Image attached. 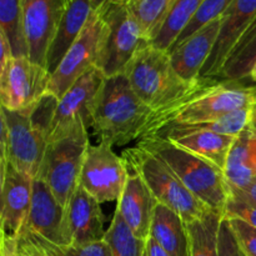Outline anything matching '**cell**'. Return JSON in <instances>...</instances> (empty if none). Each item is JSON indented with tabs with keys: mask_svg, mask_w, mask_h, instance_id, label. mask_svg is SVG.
I'll return each instance as SVG.
<instances>
[{
	"mask_svg": "<svg viewBox=\"0 0 256 256\" xmlns=\"http://www.w3.org/2000/svg\"><path fill=\"white\" fill-rule=\"evenodd\" d=\"M109 2H124V0H109Z\"/></svg>",
	"mask_w": 256,
	"mask_h": 256,
	"instance_id": "obj_43",
	"label": "cell"
},
{
	"mask_svg": "<svg viewBox=\"0 0 256 256\" xmlns=\"http://www.w3.org/2000/svg\"><path fill=\"white\" fill-rule=\"evenodd\" d=\"M225 218H236L256 228V204L232 195L224 212Z\"/></svg>",
	"mask_w": 256,
	"mask_h": 256,
	"instance_id": "obj_33",
	"label": "cell"
},
{
	"mask_svg": "<svg viewBox=\"0 0 256 256\" xmlns=\"http://www.w3.org/2000/svg\"><path fill=\"white\" fill-rule=\"evenodd\" d=\"M255 19L256 0H232L226 12L222 14L216 44L200 72V78L218 80L225 60Z\"/></svg>",
	"mask_w": 256,
	"mask_h": 256,
	"instance_id": "obj_16",
	"label": "cell"
},
{
	"mask_svg": "<svg viewBox=\"0 0 256 256\" xmlns=\"http://www.w3.org/2000/svg\"><path fill=\"white\" fill-rule=\"evenodd\" d=\"M249 79L252 80V82H254V85H256V62H255L254 66H252V72H250V76H249Z\"/></svg>",
	"mask_w": 256,
	"mask_h": 256,
	"instance_id": "obj_42",
	"label": "cell"
},
{
	"mask_svg": "<svg viewBox=\"0 0 256 256\" xmlns=\"http://www.w3.org/2000/svg\"><path fill=\"white\" fill-rule=\"evenodd\" d=\"M52 74L29 56H12L0 70L2 106L10 112L30 109L48 94Z\"/></svg>",
	"mask_w": 256,
	"mask_h": 256,
	"instance_id": "obj_9",
	"label": "cell"
},
{
	"mask_svg": "<svg viewBox=\"0 0 256 256\" xmlns=\"http://www.w3.org/2000/svg\"><path fill=\"white\" fill-rule=\"evenodd\" d=\"M218 256H242L239 244L236 242L234 232L229 224V220L224 216L219 230V244Z\"/></svg>",
	"mask_w": 256,
	"mask_h": 256,
	"instance_id": "obj_34",
	"label": "cell"
},
{
	"mask_svg": "<svg viewBox=\"0 0 256 256\" xmlns=\"http://www.w3.org/2000/svg\"><path fill=\"white\" fill-rule=\"evenodd\" d=\"M230 190H232V195H235V196H239L242 199L248 200L250 202H255L256 204V179L252 184L245 186L244 189H234V188H230Z\"/></svg>",
	"mask_w": 256,
	"mask_h": 256,
	"instance_id": "obj_37",
	"label": "cell"
},
{
	"mask_svg": "<svg viewBox=\"0 0 256 256\" xmlns=\"http://www.w3.org/2000/svg\"><path fill=\"white\" fill-rule=\"evenodd\" d=\"M256 62V19L244 32L234 49L225 60L218 80H238L244 82L249 79L250 72Z\"/></svg>",
	"mask_w": 256,
	"mask_h": 256,
	"instance_id": "obj_24",
	"label": "cell"
},
{
	"mask_svg": "<svg viewBox=\"0 0 256 256\" xmlns=\"http://www.w3.org/2000/svg\"><path fill=\"white\" fill-rule=\"evenodd\" d=\"M102 30L104 22L102 14L99 10H95L88 20L80 36L52 74L48 90L50 95L59 100L78 79L96 68L102 46Z\"/></svg>",
	"mask_w": 256,
	"mask_h": 256,
	"instance_id": "obj_11",
	"label": "cell"
},
{
	"mask_svg": "<svg viewBox=\"0 0 256 256\" xmlns=\"http://www.w3.org/2000/svg\"><path fill=\"white\" fill-rule=\"evenodd\" d=\"M250 128L256 132V102L250 108Z\"/></svg>",
	"mask_w": 256,
	"mask_h": 256,
	"instance_id": "obj_40",
	"label": "cell"
},
{
	"mask_svg": "<svg viewBox=\"0 0 256 256\" xmlns=\"http://www.w3.org/2000/svg\"><path fill=\"white\" fill-rule=\"evenodd\" d=\"M98 10L104 30L96 68L105 78L124 74L132 58L150 42L124 2H106Z\"/></svg>",
	"mask_w": 256,
	"mask_h": 256,
	"instance_id": "obj_7",
	"label": "cell"
},
{
	"mask_svg": "<svg viewBox=\"0 0 256 256\" xmlns=\"http://www.w3.org/2000/svg\"><path fill=\"white\" fill-rule=\"evenodd\" d=\"M90 2H92V6H94V9L98 10V9H99V8H102V5L105 4V2H109V0H90Z\"/></svg>",
	"mask_w": 256,
	"mask_h": 256,
	"instance_id": "obj_41",
	"label": "cell"
},
{
	"mask_svg": "<svg viewBox=\"0 0 256 256\" xmlns=\"http://www.w3.org/2000/svg\"><path fill=\"white\" fill-rule=\"evenodd\" d=\"M66 220L74 245H85L104 240L105 216L102 202L82 186H78L66 205Z\"/></svg>",
	"mask_w": 256,
	"mask_h": 256,
	"instance_id": "obj_19",
	"label": "cell"
},
{
	"mask_svg": "<svg viewBox=\"0 0 256 256\" xmlns=\"http://www.w3.org/2000/svg\"><path fill=\"white\" fill-rule=\"evenodd\" d=\"M240 250L245 256H256V228L236 218H226Z\"/></svg>",
	"mask_w": 256,
	"mask_h": 256,
	"instance_id": "obj_32",
	"label": "cell"
},
{
	"mask_svg": "<svg viewBox=\"0 0 256 256\" xmlns=\"http://www.w3.org/2000/svg\"><path fill=\"white\" fill-rule=\"evenodd\" d=\"M224 175L234 189H244L256 179V132L250 126L235 139Z\"/></svg>",
	"mask_w": 256,
	"mask_h": 256,
	"instance_id": "obj_23",
	"label": "cell"
},
{
	"mask_svg": "<svg viewBox=\"0 0 256 256\" xmlns=\"http://www.w3.org/2000/svg\"><path fill=\"white\" fill-rule=\"evenodd\" d=\"M90 144L88 128L79 125L50 140L36 178L46 182L60 204L66 208L79 186L85 152Z\"/></svg>",
	"mask_w": 256,
	"mask_h": 256,
	"instance_id": "obj_8",
	"label": "cell"
},
{
	"mask_svg": "<svg viewBox=\"0 0 256 256\" xmlns=\"http://www.w3.org/2000/svg\"><path fill=\"white\" fill-rule=\"evenodd\" d=\"M255 102L256 85L202 78L199 85L186 95L152 112L139 140L169 126L212 122L228 112L250 108Z\"/></svg>",
	"mask_w": 256,
	"mask_h": 256,
	"instance_id": "obj_1",
	"label": "cell"
},
{
	"mask_svg": "<svg viewBox=\"0 0 256 256\" xmlns=\"http://www.w3.org/2000/svg\"><path fill=\"white\" fill-rule=\"evenodd\" d=\"M104 240L109 245L112 256H145L146 242L132 232L118 210H115Z\"/></svg>",
	"mask_w": 256,
	"mask_h": 256,
	"instance_id": "obj_29",
	"label": "cell"
},
{
	"mask_svg": "<svg viewBox=\"0 0 256 256\" xmlns=\"http://www.w3.org/2000/svg\"><path fill=\"white\" fill-rule=\"evenodd\" d=\"M0 172L2 234L18 239L29 216L34 178L18 170L10 162L0 166Z\"/></svg>",
	"mask_w": 256,
	"mask_h": 256,
	"instance_id": "obj_15",
	"label": "cell"
},
{
	"mask_svg": "<svg viewBox=\"0 0 256 256\" xmlns=\"http://www.w3.org/2000/svg\"><path fill=\"white\" fill-rule=\"evenodd\" d=\"M135 94L152 112L180 99L199 85L202 78L189 82L172 66L168 52L145 45L136 52L124 72Z\"/></svg>",
	"mask_w": 256,
	"mask_h": 256,
	"instance_id": "obj_4",
	"label": "cell"
},
{
	"mask_svg": "<svg viewBox=\"0 0 256 256\" xmlns=\"http://www.w3.org/2000/svg\"><path fill=\"white\" fill-rule=\"evenodd\" d=\"M22 235L30 238L46 256H112L109 245L105 240L85 245H56L30 232H22Z\"/></svg>",
	"mask_w": 256,
	"mask_h": 256,
	"instance_id": "obj_30",
	"label": "cell"
},
{
	"mask_svg": "<svg viewBox=\"0 0 256 256\" xmlns=\"http://www.w3.org/2000/svg\"><path fill=\"white\" fill-rule=\"evenodd\" d=\"M122 159L128 170L136 172L144 180L156 202L178 212L185 222L200 219L210 210L160 158L140 145L124 150Z\"/></svg>",
	"mask_w": 256,
	"mask_h": 256,
	"instance_id": "obj_5",
	"label": "cell"
},
{
	"mask_svg": "<svg viewBox=\"0 0 256 256\" xmlns=\"http://www.w3.org/2000/svg\"><path fill=\"white\" fill-rule=\"evenodd\" d=\"M16 240L20 256H46L42 252V249L26 235H20Z\"/></svg>",
	"mask_w": 256,
	"mask_h": 256,
	"instance_id": "obj_35",
	"label": "cell"
},
{
	"mask_svg": "<svg viewBox=\"0 0 256 256\" xmlns=\"http://www.w3.org/2000/svg\"><path fill=\"white\" fill-rule=\"evenodd\" d=\"M152 110L135 94L126 75L106 78L98 94L92 129L99 142L122 146L139 140Z\"/></svg>",
	"mask_w": 256,
	"mask_h": 256,
	"instance_id": "obj_2",
	"label": "cell"
},
{
	"mask_svg": "<svg viewBox=\"0 0 256 256\" xmlns=\"http://www.w3.org/2000/svg\"><path fill=\"white\" fill-rule=\"evenodd\" d=\"M145 256H170L155 242L152 238H148L146 246H145Z\"/></svg>",
	"mask_w": 256,
	"mask_h": 256,
	"instance_id": "obj_39",
	"label": "cell"
},
{
	"mask_svg": "<svg viewBox=\"0 0 256 256\" xmlns=\"http://www.w3.org/2000/svg\"><path fill=\"white\" fill-rule=\"evenodd\" d=\"M162 138L202 159L209 160L224 172L230 149L236 136L218 134L196 125H175L150 138ZM148 139V138H146ZM139 142V140H138Z\"/></svg>",
	"mask_w": 256,
	"mask_h": 256,
	"instance_id": "obj_17",
	"label": "cell"
},
{
	"mask_svg": "<svg viewBox=\"0 0 256 256\" xmlns=\"http://www.w3.org/2000/svg\"><path fill=\"white\" fill-rule=\"evenodd\" d=\"M0 32L9 42L14 56H29L22 0H0Z\"/></svg>",
	"mask_w": 256,
	"mask_h": 256,
	"instance_id": "obj_28",
	"label": "cell"
},
{
	"mask_svg": "<svg viewBox=\"0 0 256 256\" xmlns=\"http://www.w3.org/2000/svg\"><path fill=\"white\" fill-rule=\"evenodd\" d=\"M232 2V0H204L202 6L199 8L198 12L195 14V16L192 18V22L188 24V26L185 28L184 32L179 35L176 42L172 44V46L170 48V49H172V48H175L176 45H179L180 42H185L188 38L192 36L194 32H199L202 28H204L205 25L212 22V20L218 19V18H222V14L226 12V9L230 6Z\"/></svg>",
	"mask_w": 256,
	"mask_h": 256,
	"instance_id": "obj_31",
	"label": "cell"
},
{
	"mask_svg": "<svg viewBox=\"0 0 256 256\" xmlns=\"http://www.w3.org/2000/svg\"><path fill=\"white\" fill-rule=\"evenodd\" d=\"M129 170L122 156L109 142L89 144L82 162L79 185L100 202H118L126 184Z\"/></svg>",
	"mask_w": 256,
	"mask_h": 256,
	"instance_id": "obj_10",
	"label": "cell"
},
{
	"mask_svg": "<svg viewBox=\"0 0 256 256\" xmlns=\"http://www.w3.org/2000/svg\"><path fill=\"white\" fill-rule=\"evenodd\" d=\"M0 52H2V54H0V70H2L14 55H12L9 42L2 32H0Z\"/></svg>",
	"mask_w": 256,
	"mask_h": 256,
	"instance_id": "obj_38",
	"label": "cell"
},
{
	"mask_svg": "<svg viewBox=\"0 0 256 256\" xmlns=\"http://www.w3.org/2000/svg\"><path fill=\"white\" fill-rule=\"evenodd\" d=\"M242 256H245V255H244V254H242Z\"/></svg>",
	"mask_w": 256,
	"mask_h": 256,
	"instance_id": "obj_44",
	"label": "cell"
},
{
	"mask_svg": "<svg viewBox=\"0 0 256 256\" xmlns=\"http://www.w3.org/2000/svg\"><path fill=\"white\" fill-rule=\"evenodd\" d=\"M2 256H20L18 250V240L14 238L2 235Z\"/></svg>",
	"mask_w": 256,
	"mask_h": 256,
	"instance_id": "obj_36",
	"label": "cell"
},
{
	"mask_svg": "<svg viewBox=\"0 0 256 256\" xmlns=\"http://www.w3.org/2000/svg\"><path fill=\"white\" fill-rule=\"evenodd\" d=\"M220 28L222 18H218L168 52L175 72L182 79L189 82L199 79L200 72L216 44Z\"/></svg>",
	"mask_w": 256,
	"mask_h": 256,
	"instance_id": "obj_18",
	"label": "cell"
},
{
	"mask_svg": "<svg viewBox=\"0 0 256 256\" xmlns=\"http://www.w3.org/2000/svg\"><path fill=\"white\" fill-rule=\"evenodd\" d=\"M204 0H176L164 24L150 44L164 52H169L179 35L184 32Z\"/></svg>",
	"mask_w": 256,
	"mask_h": 256,
	"instance_id": "obj_25",
	"label": "cell"
},
{
	"mask_svg": "<svg viewBox=\"0 0 256 256\" xmlns=\"http://www.w3.org/2000/svg\"><path fill=\"white\" fill-rule=\"evenodd\" d=\"M34 108L20 112H10L2 106L0 109V166L10 162L18 170L35 179L49 144V129L35 119L32 115Z\"/></svg>",
	"mask_w": 256,
	"mask_h": 256,
	"instance_id": "obj_6",
	"label": "cell"
},
{
	"mask_svg": "<svg viewBox=\"0 0 256 256\" xmlns=\"http://www.w3.org/2000/svg\"><path fill=\"white\" fill-rule=\"evenodd\" d=\"M105 75L98 68L78 79L58 100L49 132V142L62 136L74 128H92V112L98 94L105 82Z\"/></svg>",
	"mask_w": 256,
	"mask_h": 256,
	"instance_id": "obj_12",
	"label": "cell"
},
{
	"mask_svg": "<svg viewBox=\"0 0 256 256\" xmlns=\"http://www.w3.org/2000/svg\"><path fill=\"white\" fill-rule=\"evenodd\" d=\"M150 238L170 256H190V236L185 220L174 210L158 202Z\"/></svg>",
	"mask_w": 256,
	"mask_h": 256,
	"instance_id": "obj_22",
	"label": "cell"
},
{
	"mask_svg": "<svg viewBox=\"0 0 256 256\" xmlns=\"http://www.w3.org/2000/svg\"><path fill=\"white\" fill-rule=\"evenodd\" d=\"M94 12L90 0H69L48 50L46 69L50 74L59 66L62 58L80 36Z\"/></svg>",
	"mask_w": 256,
	"mask_h": 256,
	"instance_id": "obj_21",
	"label": "cell"
},
{
	"mask_svg": "<svg viewBox=\"0 0 256 256\" xmlns=\"http://www.w3.org/2000/svg\"><path fill=\"white\" fill-rule=\"evenodd\" d=\"M222 219L224 214L209 210L200 219L186 222L190 236V256H218Z\"/></svg>",
	"mask_w": 256,
	"mask_h": 256,
	"instance_id": "obj_26",
	"label": "cell"
},
{
	"mask_svg": "<svg viewBox=\"0 0 256 256\" xmlns=\"http://www.w3.org/2000/svg\"><path fill=\"white\" fill-rule=\"evenodd\" d=\"M22 232H30L56 245L72 244L66 208L60 204L46 182L39 178H35L32 182V206Z\"/></svg>",
	"mask_w": 256,
	"mask_h": 256,
	"instance_id": "obj_13",
	"label": "cell"
},
{
	"mask_svg": "<svg viewBox=\"0 0 256 256\" xmlns=\"http://www.w3.org/2000/svg\"><path fill=\"white\" fill-rule=\"evenodd\" d=\"M158 202L144 180L129 170L126 184L118 200L116 210L139 239L146 242L150 236L152 216Z\"/></svg>",
	"mask_w": 256,
	"mask_h": 256,
	"instance_id": "obj_20",
	"label": "cell"
},
{
	"mask_svg": "<svg viewBox=\"0 0 256 256\" xmlns=\"http://www.w3.org/2000/svg\"><path fill=\"white\" fill-rule=\"evenodd\" d=\"M69 0H22L29 58L46 68V55Z\"/></svg>",
	"mask_w": 256,
	"mask_h": 256,
	"instance_id": "obj_14",
	"label": "cell"
},
{
	"mask_svg": "<svg viewBox=\"0 0 256 256\" xmlns=\"http://www.w3.org/2000/svg\"><path fill=\"white\" fill-rule=\"evenodd\" d=\"M122 2L136 19L146 39L152 42L176 0H124Z\"/></svg>",
	"mask_w": 256,
	"mask_h": 256,
	"instance_id": "obj_27",
	"label": "cell"
},
{
	"mask_svg": "<svg viewBox=\"0 0 256 256\" xmlns=\"http://www.w3.org/2000/svg\"><path fill=\"white\" fill-rule=\"evenodd\" d=\"M136 144L160 158L210 210L224 214L232 190L220 168L162 138H148Z\"/></svg>",
	"mask_w": 256,
	"mask_h": 256,
	"instance_id": "obj_3",
	"label": "cell"
}]
</instances>
